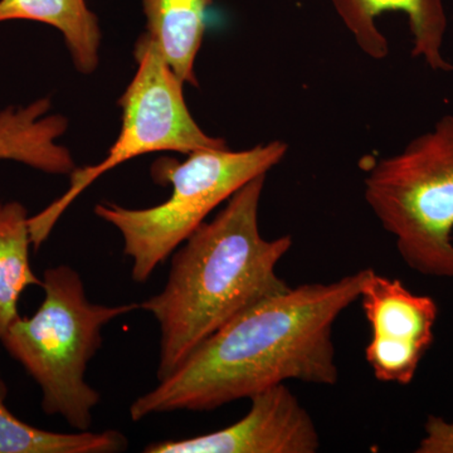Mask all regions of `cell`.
I'll return each instance as SVG.
<instances>
[{
  "label": "cell",
  "instance_id": "6da1fadb",
  "mask_svg": "<svg viewBox=\"0 0 453 453\" xmlns=\"http://www.w3.org/2000/svg\"><path fill=\"white\" fill-rule=\"evenodd\" d=\"M366 271L329 283L288 286L252 303L136 398L130 418L213 411L288 380L334 386L339 380L334 325L359 300Z\"/></svg>",
  "mask_w": 453,
  "mask_h": 453
},
{
  "label": "cell",
  "instance_id": "7a4b0ae2",
  "mask_svg": "<svg viewBox=\"0 0 453 453\" xmlns=\"http://www.w3.org/2000/svg\"><path fill=\"white\" fill-rule=\"evenodd\" d=\"M266 177L252 179L202 223L173 253L163 290L139 303L159 325L157 380L242 310L288 290L276 268L294 241L291 235L267 240L259 231Z\"/></svg>",
  "mask_w": 453,
  "mask_h": 453
},
{
  "label": "cell",
  "instance_id": "3957f363",
  "mask_svg": "<svg viewBox=\"0 0 453 453\" xmlns=\"http://www.w3.org/2000/svg\"><path fill=\"white\" fill-rule=\"evenodd\" d=\"M42 288L37 311L18 318L0 342L40 386L44 412L88 431L101 401L85 380L89 360L103 344L104 327L140 306L92 303L81 276L65 265L44 271Z\"/></svg>",
  "mask_w": 453,
  "mask_h": 453
},
{
  "label": "cell",
  "instance_id": "277c9868",
  "mask_svg": "<svg viewBox=\"0 0 453 453\" xmlns=\"http://www.w3.org/2000/svg\"><path fill=\"white\" fill-rule=\"evenodd\" d=\"M288 151L285 142L275 140L241 151H193L184 162L163 157L151 166V177L159 186H172L168 201L144 210L101 203L95 213L120 232L125 255L133 261L131 276L145 282L211 211L252 179L267 175Z\"/></svg>",
  "mask_w": 453,
  "mask_h": 453
},
{
  "label": "cell",
  "instance_id": "5b68a950",
  "mask_svg": "<svg viewBox=\"0 0 453 453\" xmlns=\"http://www.w3.org/2000/svg\"><path fill=\"white\" fill-rule=\"evenodd\" d=\"M365 198L411 270L453 279V115L375 163Z\"/></svg>",
  "mask_w": 453,
  "mask_h": 453
},
{
  "label": "cell",
  "instance_id": "8992f818",
  "mask_svg": "<svg viewBox=\"0 0 453 453\" xmlns=\"http://www.w3.org/2000/svg\"><path fill=\"white\" fill-rule=\"evenodd\" d=\"M138 70L125 89L119 105L122 110L120 134L103 162L76 168L70 174V188L61 198L29 217L35 249L49 238L53 226L77 196L95 180L116 166L142 155L174 151L189 155L205 149L226 148L225 140L201 129L184 98V83L164 61L153 41L140 35L135 47Z\"/></svg>",
  "mask_w": 453,
  "mask_h": 453
},
{
  "label": "cell",
  "instance_id": "52a82bcc",
  "mask_svg": "<svg viewBox=\"0 0 453 453\" xmlns=\"http://www.w3.org/2000/svg\"><path fill=\"white\" fill-rule=\"evenodd\" d=\"M359 300L371 326L365 359L377 380L408 386L434 340L436 301L368 268Z\"/></svg>",
  "mask_w": 453,
  "mask_h": 453
},
{
  "label": "cell",
  "instance_id": "ba28073f",
  "mask_svg": "<svg viewBox=\"0 0 453 453\" xmlns=\"http://www.w3.org/2000/svg\"><path fill=\"white\" fill-rule=\"evenodd\" d=\"M240 421L202 436L146 446L148 453H315L320 436L312 417L286 384L250 398Z\"/></svg>",
  "mask_w": 453,
  "mask_h": 453
},
{
  "label": "cell",
  "instance_id": "9c48e42d",
  "mask_svg": "<svg viewBox=\"0 0 453 453\" xmlns=\"http://www.w3.org/2000/svg\"><path fill=\"white\" fill-rule=\"evenodd\" d=\"M357 46L372 59L386 58L389 43L377 26L384 12H402L412 35V55L429 68L449 73L452 65L443 57L447 17L442 0H329Z\"/></svg>",
  "mask_w": 453,
  "mask_h": 453
},
{
  "label": "cell",
  "instance_id": "30bf717a",
  "mask_svg": "<svg viewBox=\"0 0 453 453\" xmlns=\"http://www.w3.org/2000/svg\"><path fill=\"white\" fill-rule=\"evenodd\" d=\"M50 110L49 98H41L0 112V160H14L50 174L70 175L76 169L70 151L57 144L68 122L64 116L47 113Z\"/></svg>",
  "mask_w": 453,
  "mask_h": 453
},
{
  "label": "cell",
  "instance_id": "8fae6325",
  "mask_svg": "<svg viewBox=\"0 0 453 453\" xmlns=\"http://www.w3.org/2000/svg\"><path fill=\"white\" fill-rule=\"evenodd\" d=\"M213 0H142L146 35L180 81L198 86L195 64Z\"/></svg>",
  "mask_w": 453,
  "mask_h": 453
},
{
  "label": "cell",
  "instance_id": "7c38bea8",
  "mask_svg": "<svg viewBox=\"0 0 453 453\" xmlns=\"http://www.w3.org/2000/svg\"><path fill=\"white\" fill-rule=\"evenodd\" d=\"M32 20L55 27L64 35L77 70H96L101 31L85 0H0V23Z\"/></svg>",
  "mask_w": 453,
  "mask_h": 453
},
{
  "label": "cell",
  "instance_id": "4fadbf2b",
  "mask_svg": "<svg viewBox=\"0 0 453 453\" xmlns=\"http://www.w3.org/2000/svg\"><path fill=\"white\" fill-rule=\"evenodd\" d=\"M31 244L26 208L18 202L3 205L0 210V340L20 318L18 303L22 292L29 286L42 288V280L33 273L29 261Z\"/></svg>",
  "mask_w": 453,
  "mask_h": 453
},
{
  "label": "cell",
  "instance_id": "5bb4252c",
  "mask_svg": "<svg viewBox=\"0 0 453 453\" xmlns=\"http://www.w3.org/2000/svg\"><path fill=\"white\" fill-rule=\"evenodd\" d=\"M7 395L0 378V453H113L127 447V437L115 429L58 434L33 427L8 410Z\"/></svg>",
  "mask_w": 453,
  "mask_h": 453
},
{
  "label": "cell",
  "instance_id": "9a60e30c",
  "mask_svg": "<svg viewBox=\"0 0 453 453\" xmlns=\"http://www.w3.org/2000/svg\"><path fill=\"white\" fill-rule=\"evenodd\" d=\"M417 453H453V422L442 417L429 416Z\"/></svg>",
  "mask_w": 453,
  "mask_h": 453
}]
</instances>
